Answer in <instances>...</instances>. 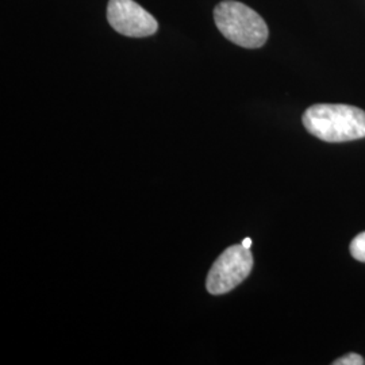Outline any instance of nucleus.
Wrapping results in <instances>:
<instances>
[{
	"mask_svg": "<svg viewBox=\"0 0 365 365\" xmlns=\"http://www.w3.org/2000/svg\"><path fill=\"white\" fill-rule=\"evenodd\" d=\"M107 21L119 34L134 38L153 36L158 30L156 18L134 0H110Z\"/></svg>",
	"mask_w": 365,
	"mask_h": 365,
	"instance_id": "20e7f679",
	"label": "nucleus"
},
{
	"mask_svg": "<svg viewBox=\"0 0 365 365\" xmlns=\"http://www.w3.org/2000/svg\"><path fill=\"white\" fill-rule=\"evenodd\" d=\"M214 21L225 38L247 49L261 48L269 36L265 21L241 1L225 0L217 4Z\"/></svg>",
	"mask_w": 365,
	"mask_h": 365,
	"instance_id": "f03ea898",
	"label": "nucleus"
},
{
	"mask_svg": "<svg viewBox=\"0 0 365 365\" xmlns=\"http://www.w3.org/2000/svg\"><path fill=\"white\" fill-rule=\"evenodd\" d=\"M351 255L356 260L365 262V232L353 238L351 242Z\"/></svg>",
	"mask_w": 365,
	"mask_h": 365,
	"instance_id": "39448f33",
	"label": "nucleus"
},
{
	"mask_svg": "<svg viewBox=\"0 0 365 365\" xmlns=\"http://www.w3.org/2000/svg\"><path fill=\"white\" fill-rule=\"evenodd\" d=\"M303 125L314 137L327 143L365 138V111L346 105H314L303 114Z\"/></svg>",
	"mask_w": 365,
	"mask_h": 365,
	"instance_id": "f257e3e1",
	"label": "nucleus"
},
{
	"mask_svg": "<svg viewBox=\"0 0 365 365\" xmlns=\"http://www.w3.org/2000/svg\"><path fill=\"white\" fill-rule=\"evenodd\" d=\"M334 365H363L365 364V360L357 353H349L339 360H336Z\"/></svg>",
	"mask_w": 365,
	"mask_h": 365,
	"instance_id": "423d86ee",
	"label": "nucleus"
},
{
	"mask_svg": "<svg viewBox=\"0 0 365 365\" xmlns=\"http://www.w3.org/2000/svg\"><path fill=\"white\" fill-rule=\"evenodd\" d=\"M242 245H244L245 248L250 249V247H252V240H250V238H245V240L242 241Z\"/></svg>",
	"mask_w": 365,
	"mask_h": 365,
	"instance_id": "0eeeda50",
	"label": "nucleus"
},
{
	"mask_svg": "<svg viewBox=\"0 0 365 365\" xmlns=\"http://www.w3.org/2000/svg\"><path fill=\"white\" fill-rule=\"evenodd\" d=\"M253 268L250 249L233 245L226 249L211 267L206 287L211 295H223L241 284Z\"/></svg>",
	"mask_w": 365,
	"mask_h": 365,
	"instance_id": "7ed1b4c3",
	"label": "nucleus"
}]
</instances>
